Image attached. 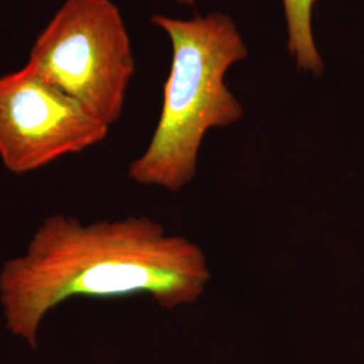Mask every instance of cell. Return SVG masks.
I'll list each match as a JSON object with an SVG mask.
<instances>
[{
	"instance_id": "8992f818",
	"label": "cell",
	"mask_w": 364,
	"mask_h": 364,
	"mask_svg": "<svg viewBox=\"0 0 364 364\" xmlns=\"http://www.w3.org/2000/svg\"><path fill=\"white\" fill-rule=\"evenodd\" d=\"M177 3L183 4V6H193L197 0H176Z\"/></svg>"
},
{
	"instance_id": "277c9868",
	"label": "cell",
	"mask_w": 364,
	"mask_h": 364,
	"mask_svg": "<svg viewBox=\"0 0 364 364\" xmlns=\"http://www.w3.org/2000/svg\"><path fill=\"white\" fill-rule=\"evenodd\" d=\"M109 127L26 65L0 76V159L27 174L103 142Z\"/></svg>"
},
{
	"instance_id": "3957f363",
	"label": "cell",
	"mask_w": 364,
	"mask_h": 364,
	"mask_svg": "<svg viewBox=\"0 0 364 364\" xmlns=\"http://www.w3.org/2000/svg\"><path fill=\"white\" fill-rule=\"evenodd\" d=\"M26 66L111 127L135 73L119 7L112 0H65L34 41Z\"/></svg>"
},
{
	"instance_id": "5b68a950",
	"label": "cell",
	"mask_w": 364,
	"mask_h": 364,
	"mask_svg": "<svg viewBox=\"0 0 364 364\" xmlns=\"http://www.w3.org/2000/svg\"><path fill=\"white\" fill-rule=\"evenodd\" d=\"M287 18V50L299 70L314 76L324 73V61L313 36V9L316 0H282Z\"/></svg>"
},
{
	"instance_id": "6da1fadb",
	"label": "cell",
	"mask_w": 364,
	"mask_h": 364,
	"mask_svg": "<svg viewBox=\"0 0 364 364\" xmlns=\"http://www.w3.org/2000/svg\"><path fill=\"white\" fill-rule=\"evenodd\" d=\"M210 279L204 250L149 216L85 224L53 215L3 263L0 306L7 329L36 347L43 318L66 299L144 294L171 311L201 299Z\"/></svg>"
},
{
	"instance_id": "7a4b0ae2",
	"label": "cell",
	"mask_w": 364,
	"mask_h": 364,
	"mask_svg": "<svg viewBox=\"0 0 364 364\" xmlns=\"http://www.w3.org/2000/svg\"><path fill=\"white\" fill-rule=\"evenodd\" d=\"M171 43V65L156 131L144 153L134 159L131 181L181 192L195 181L205 135L240 122L245 108L225 82L227 72L248 57V48L227 14L191 19L151 16Z\"/></svg>"
}]
</instances>
